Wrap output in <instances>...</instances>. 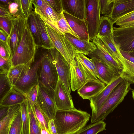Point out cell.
I'll list each match as a JSON object with an SVG mask.
<instances>
[{"label": "cell", "mask_w": 134, "mask_h": 134, "mask_svg": "<svg viewBox=\"0 0 134 134\" xmlns=\"http://www.w3.org/2000/svg\"><path fill=\"white\" fill-rule=\"evenodd\" d=\"M90 116L87 112L75 108L58 110L54 120L58 134H74L85 126Z\"/></svg>", "instance_id": "cell-1"}, {"label": "cell", "mask_w": 134, "mask_h": 134, "mask_svg": "<svg viewBox=\"0 0 134 134\" xmlns=\"http://www.w3.org/2000/svg\"><path fill=\"white\" fill-rule=\"evenodd\" d=\"M130 84L124 79L116 86L97 112L92 114L91 124L103 121L122 102L131 89Z\"/></svg>", "instance_id": "cell-2"}, {"label": "cell", "mask_w": 134, "mask_h": 134, "mask_svg": "<svg viewBox=\"0 0 134 134\" xmlns=\"http://www.w3.org/2000/svg\"><path fill=\"white\" fill-rule=\"evenodd\" d=\"M37 46L27 24L21 41L13 55V66L26 64L34 61Z\"/></svg>", "instance_id": "cell-3"}, {"label": "cell", "mask_w": 134, "mask_h": 134, "mask_svg": "<svg viewBox=\"0 0 134 134\" xmlns=\"http://www.w3.org/2000/svg\"><path fill=\"white\" fill-rule=\"evenodd\" d=\"M39 85L54 92L59 77L55 65L48 53L43 54L38 70Z\"/></svg>", "instance_id": "cell-4"}, {"label": "cell", "mask_w": 134, "mask_h": 134, "mask_svg": "<svg viewBox=\"0 0 134 134\" xmlns=\"http://www.w3.org/2000/svg\"><path fill=\"white\" fill-rule=\"evenodd\" d=\"M47 32L55 48L62 55L69 64L75 60L76 54L80 52L64 35H60L46 24Z\"/></svg>", "instance_id": "cell-5"}, {"label": "cell", "mask_w": 134, "mask_h": 134, "mask_svg": "<svg viewBox=\"0 0 134 134\" xmlns=\"http://www.w3.org/2000/svg\"><path fill=\"white\" fill-rule=\"evenodd\" d=\"M41 57L32 63L13 86L16 90L26 95L35 86L39 84L38 70Z\"/></svg>", "instance_id": "cell-6"}, {"label": "cell", "mask_w": 134, "mask_h": 134, "mask_svg": "<svg viewBox=\"0 0 134 134\" xmlns=\"http://www.w3.org/2000/svg\"><path fill=\"white\" fill-rule=\"evenodd\" d=\"M96 49L88 55L91 59L94 58L105 64L115 73L121 75L123 69L121 65L107 51L97 35L93 40Z\"/></svg>", "instance_id": "cell-7"}, {"label": "cell", "mask_w": 134, "mask_h": 134, "mask_svg": "<svg viewBox=\"0 0 134 134\" xmlns=\"http://www.w3.org/2000/svg\"><path fill=\"white\" fill-rule=\"evenodd\" d=\"M54 92L39 86L35 103L49 121L54 119L58 110L54 98Z\"/></svg>", "instance_id": "cell-8"}, {"label": "cell", "mask_w": 134, "mask_h": 134, "mask_svg": "<svg viewBox=\"0 0 134 134\" xmlns=\"http://www.w3.org/2000/svg\"><path fill=\"white\" fill-rule=\"evenodd\" d=\"M55 65L59 79L62 82L69 95H71V80L69 64L55 48L48 50Z\"/></svg>", "instance_id": "cell-9"}, {"label": "cell", "mask_w": 134, "mask_h": 134, "mask_svg": "<svg viewBox=\"0 0 134 134\" xmlns=\"http://www.w3.org/2000/svg\"><path fill=\"white\" fill-rule=\"evenodd\" d=\"M114 40L120 50L129 53L134 51V25L113 27Z\"/></svg>", "instance_id": "cell-10"}, {"label": "cell", "mask_w": 134, "mask_h": 134, "mask_svg": "<svg viewBox=\"0 0 134 134\" xmlns=\"http://www.w3.org/2000/svg\"><path fill=\"white\" fill-rule=\"evenodd\" d=\"M87 8L86 20L89 39L92 41L98 35L101 18L99 0H87Z\"/></svg>", "instance_id": "cell-11"}, {"label": "cell", "mask_w": 134, "mask_h": 134, "mask_svg": "<svg viewBox=\"0 0 134 134\" xmlns=\"http://www.w3.org/2000/svg\"><path fill=\"white\" fill-rule=\"evenodd\" d=\"M27 20L21 16L14 20L10 34L7 41L12 56L21 41L27 24Z\"/></svg>", "instance_id": "cell-12"}, {"label": "cell", "mask_w": 134, "mask_h": 134, "mask_svg": "<svg viewBox=\"0 0 134 134\" xmlns=\"http://www.w3.org/2000/svg\"><path fill=\"white\" fill-rule=\"evenodd\" d=\"M54 98L58 110H69L75 108L72 99L64 84L59 79L54 92Z\"/></svg>", "instance_id": "cell-13"}, {"label": "cell", "mask_w": 134, "mask_h": 134, "mask_svg": "<svg viewBox=\"0 0 134 134\" xmlns=\"http://www.w3.org/2000/svg\"><path fill=\"white\" fill-rule=\"evenodd\" d=\"M63 11L76 18L86 20L87 0H61Z\"/></svg>", "instance_id": "cell-14"}, {"label": "cell", "mask_w": 134, "mask_h": 134, "mask_svg": "<svg viewBox=\"0 0 134 134\" xmlns=\"http://www.w3.org/2000/svg\"><path fill=\"white\" fill-rule=\"evenodd\" d=\"M123 79L120 75L107 85L105 88L98 94L90 99V104L92 114L97 112L112 90Z\"/></svg>", "instance_id": "cell-15"}, {"label": "cell", "mask_w": 134, "mask_h": 134, "mask_svg": "<svg viewBox=\"0 0 134 134\" xmlns=\"http://www.w3.org/2000/svg\"><path fill=\"white\" fill-rule=\"evenodd\" d=\"M107 85L99 79H88L77 90V92L83 99L90 100L101 92Z\"/></svg>", "instance_id": "cell-16"}, {"label": "cell", "mask_w": 134, "mask_h": 134, "mask_svg": "<svg viewBox=\"0 0 134 134\" xmlns=\"http://www.w3.org/2000/svg\"><path fill=\"white\" fill-rule=\"evenodd\" d=\"M134 11V0H114L112 12L108 17L114 24L121 17Z\"/></svg>", "instance_id": "cell-17"}, {"label": "cell", "mask_w": 134, "mask_h": 134, "mask_svg": "<svg viewBox=\"0 0 134 134\" xmlns=\"http://www.w3.org/2000/svg\"><path fill=\"white\" fill-rule=\"evenodd\" d=\"M71 88L73 91L78 90L88 80L81 66L75 60L69 64Z\"/></svg>", "instance_id": "cell-18"}, {"label": "cell", "mask_w": 134, "mask_h": 134, "mask_svg": "<svg viewBox=\"0 0 134 134\" xmlns=\"http://www.w3.org/2000/svg\"><path fill=\"white\" fill-rule=\"evenodd\" d=\"M63 12L71 28L77 35L79 38L90 41L87 24L86 20L76 18L65 12Z\"/></svg>", "instance_id": "cell-19"}, {"label": "cell", "mask_w": 134, "mask_h": 134, "mask_svg": "<svg viewBox=\"0 0 134 134\" xmlns=\"http://www.w3.org/2000/svg\"><path fill=\"white\" fill-rule=\"evenodd\" d=\"M75 60L81 66L88 79L98 80L94 63L91 59L79 53L76 54Z\"/></svg>", "instance_id": "cell-20"}, {"label": "cell", "mask_w": 134, "mask_h": 134, "mask_svg": "<svg viewBox=\"0 0 134 134\" xmlns=\"http://www.w3.org/2000/svg\"><path fill=\"white\" fill-rule=\"evenodd\" d=\"M94 64L98 79L107 85L120 75L114 72L106 65L94 58L91 59Z\"/></svg>", "instance_id": "cell-21"}, {"label": "cell", "mask_w": 134, "mask_h": 134, "mask_svg": "<svg viewBox=\"0 0 134 134\" xmlns=\"http://www.w3.org/2000/svg\"><path fill=\"white\" fill-rule=\"evenodd\" d=\"M64 35L80 53L85 55H88L96 48V45L92 41L80 39L67 33Z\"/></svg>", "instance_id": "cell-22"}, {"label": "cell", "mask_w": 134, "mask_h": 134, "mask_svg": "<svg viewBox=\"0 0 134 134\" xmlns=\"http://www.w3.org/2000/svg\"><path fill=\"white\" fill-rule=\"evenodd\" d=\"M97 36L107 51L121 65V62L124 57L114 40L113 34L106 36H100L98 35Z\"/></svg>", "instance_id": "cell-23"}, {"label": "cell", "mask_w": 134, "mask_h": 134, "mask_svg": "<svg viewBox=\"0 0 134 134\" xmlns=\"http://www.w3.org/2000/svg\"><path fill=\"white\" fill-rule=\"evenodd\" d=\"M27 99L26 95L13 87L8 93L0 101V106L10 107L20 104Z\"/></svg>", "instance_id": "cell-24"}, {"label": "cell", "mask_w": 134, "mask_h": 134, "mask_svg": "<svg viewBox=\"0 0 134 134\" xmlns=\"http://www.w3.org/2000/svg\"><path fill=\"white\" fill-rule=\"evenodd\" d=\"M20 109V104L10 107L7 114L0 120V134H8L14 119Z\"/></svg>", "instance_id": "cell-25"}, {"label": "cell", "mask_w": 134, "mask_h": 134, "mask_svg": "<svg viewBox=\"0 0 134 134\" xmlns=\"http://www.w3.org/2000/svg\"><path fill=\"white\" fill-rule=\"evenodd\" d=\"M27 24L37 46L44 49L35 12L32 11L27 20Z\"/></svg>", "instance_id": "cell-26"}, {"label": "cell", "mask_w": 134, "mask_h": 134, "mask_svg": "<svg viewBox=\"0 0 134 134\" xmlns=\"http://www.w3.org/2000/svg\"><path fill=\"white\" fill-rule=\"evenodd\" d=\"M34 61L26 64L12 66L11 67L7 74V76L13 86L19 79L31 66Z\"/></svg>", "instance_id": "cell-27"}, {"label": "cell", "mask_w": 134, "mask_h": 134, "mask_svg": "<svg viewBox=\"0 0 134 134\" xmlns=\"http://www.w3.org/2000/svg\"><path fill=\"white\" fill-rule=\"evenodd\" d=\"M35 13L44 49L48 50L55 48L54 44L47 32L45 23L38 14Z\"/></svg>", "instance_id": "cell-28"}, {"label": "cell", "mask_w": 134, "mask_h": 134, "mask_svg": "<svg viewBox=\"0 0 134 134\" xmlns=\"http://www.w3.org/2000/svg\"><path fill=\"white\" fill-rule=\"evenodd\" d=\"M52 29L60 35H64L65 33H67L79 39L77 35L71 28L65 17L63 11L60 14L59 20Z\"/></svg>", "instance_id": "cell-29"}, {"label": "cell", "mask_w": 134, "mask_h": 134, "mask_svg": "<svg viewBox=\"0 0 134 134\" xmlns=\"http://www.w3.org/2000/svg\"><path fill=\"white\" fill-rule=\"evenodd\" d=\"M121 64L123 69L121 76L130 84H134V63L124 58Z\"/></svg>", "instance_id": "cell-30"}, {"label": "cell", "mask_w": 134, "mask_h": 134, "mask_svg": "<svg viewBox=\"0 0 134 134\" xmlns=\"http://www.w3.org/2000/svg\"><path fill=\"white\" fill-rule=\"evenodd\" d=\"M114 24L108 17L101 16L98 35L100 36H106L113 34Z\"/></svg>", "instance_id": "cell-31"}, {"label": "cell", "mask_w": 134, "mask_h": 134, "mask_svg": "<svg viewBox=\"0 0 134 134\" xmlns=\"http://www.w3.org/2000/svg\"><path fill=\"white\" fill-rule=\"evenodd\" d=\"M106 123L101 120L85 126L74 134H97L106 130Z\"/></svg>", "instance_id": "cell-32"}, {"label": "cell", "mask_w": 134, "mask_h": 134, "mask_svg": "<svg viewBox=\"0 0 134 134\" xmlns=\"http://www.w3.org/2000/svg\"><path fill=\"white\" fill-rule=\"evenodd\" d=\"M20 105L21 115L22 134H30V122L27 99Z\"/></svg>", "instance_id": "cell-33"}, {"label": "cell", "mask_w": 134, "mask_h": 134, "mask_svg": "<svg viewBox=\"0 0 134 134\" xmlns=\"http://www.w3.org/2000/svg\"><path fill=\"white\" fill-rule=\"evenodd\" d=\"M27 100L30 122V134H41L40 124L35 115L31 103Z\"/></svg>", "instance_id": "cell-34"}, {"label": "cell", "mask_w": 134, "mask_h": 134, "mask_svg": "<svg viewBox=\"0 0 134 134\" xmlns=\"http://www.w3.org/2000/svg\"><path fill=\"white\" fill-rule=\"evenodd\" d=\"M7 74H0V101L13 87L8 76Z\"/></svg>", "instance_id": "cell-35"}, {"label": "cell", "mask_w": 134, "mask_h": 134, "mask_svg": "<svg viewBox=\"0 0 134 134\" xmlns=\"http://www.w3.org/2000/svg\"><path fill=\"white\" fill-rule=\"evenodd\" d=\"M19 16L28 19L32 11V0H19Z\"/></svg>", "instance_id": "cell-36"}, {"label": "cell", "mask_w": 134, "mask_h": 134, "mask_svg": "<svg viewBox=\"0 0 134 134\" xmlns=\"http://www.w3.org/2000/svg\"><path fill=\"white\" fill-rule=\"evenodd\" d=\"M31 104L35 115L39 122L41 128H45L48 131V123L49 120L35 103Z\"/></svg>", "instance_id": "cell-37"}, {"label": "cell", "mask_w": 134, "mask_h": 134, "mask_svg": "<svg viewBox=\"0 0 134 134\" xmlns=\"http://www.w3.org/2000/svg\"><path fill=\"white\" fill-rule=\"evenodd\" d=\"M120 27H125L134 25V11L121 17L115 22Z\"/></svg>", "instance_id": "cell-38"}, {"label": "cell", "mask_w": 134, "mask_h": 134, "mask_svg": "<svg viewBox=\"0 0 134 134\" xmlns=\"http://www.w3.org/2000/svg\"><path fill=\"white\" fill-rule=\"evenodd\" d=\"M21 115L20 110L16 116L8 134H22Z\"/></svg>", "instance_id": "cell-39"}, {"label": "cell", "mask_w": 134, "mask_h": 134, "mask_svg": "<svg viewBox=\"0 0 134 134\" xmlns=\"http://www.w3.org/2000/svg\"><path fill=\"white\" fill-rule=\"evenodd\" d=\"M114 0H99L100 14L108 17L112 11Z\"/></svg>", "instance_id": "cell-40"}, {"label": "cell", "mask_w": 134, "mask_h": 134, "mask_svg": "<svg viewBox=\"0 0 134 134\" xmlns=\"http://www.w3.org/2000/svg\"><path fill=\"white\" fill-rule=\"evenodd\" d=\"M14 18L0 16V27L10 36Z\"/></svg>", "instance_id": "cell-41"}, {"label": "cell", "mask_w": 134, "mask_h": 134, "mask_svg": "<svg viewBox=\"0 0 134 134\" xmlns=\"http://www.w3.org/2000/svg\"><path fill=\"white\" fill-rule=\"evenodd\" d=\"M0 55L2 58L12 60V54L7 42L0 41Z\"/></svg>", "instance_id": "cell-42"}, {"label": "cell", "mask_w": 134, "mask_h": 134, "mask_svg": "<svg viewBox=\"0 0 134 134\" xmlns=\"http://www.w3.org/2000/svg\"><path fill=\"white\" fill-rule=\"evenodd\" d=\"M13 66L12 60L0 56V74L8 73Z\"/></svg>", "instance_id": "cell-43"}, {"label": "cell", "mask_w": 134, "mask_h": 134, "mask_svg": "<svg viewBox=\"0 0 134 134\" xmlns=\"http://www.w3.org/2000/svg\"><path fill=\"white\" fill-rule=\"evenodd\" d=\"M10 13L16 18L19 16V0H12L8 5Z\"/></svg>", "instance_id": "cell-44"}, {"label": "cell", "mask_w": 134, "mask_h": 134, "mask_svg": "<svg viewBox=\"0 0 134 134\" xmlns=\"http://www.w3.org/2000/svg\"><path fill=\"white\" fill-rule=\"evenodd\" d=\"M39 86V84L36 85L26 95L27 99L31 104H35L36 102Z\"/></svg>", "instance_id": "cell-45"}, {"label": "cell", "mask_w": 134, "mask_h": 134, "mask_svg": "<svg viewBox=\"0 0 134 134\" xmlns=\"http://www.w3.org/2000/svg\"><path fill=\"white\" fill-rule=\"evenodd\" d=\"M53 9L57 13L60 14L63 11L61 0H46Z\"/></svg>", "instance_id": "cell-46"}, {"label": "cell", "mask_w": 134, "mask_h": 134, "mask_svg": "<svg viewBox=\"0 0 134 134\" xmlns=\"http://www.w3.org/2000/svg\"><path fill=\"white\" fill-rule=\"evenodd\" d=\"M0 16L14 18L10 13L8 8V6L1 4H0Z\"/></svg>", "instance_id": "cell-47"}, {"label": "cell", "mask_w": 134, "mask_h": 134, "mask_svg": "<svg viewBox=\"0 0 134 134\" xmlns=\"http://www.w3.org/2000/svg\"><path fill=\"white\" fill-rule=\"evenodd\" d=\"M48 127V131L50 134H58L53 119L49 121Z\"/></svg>", "instance_id": "cell-48"}, {"label": "cell", "mask_w": 134, "mask_h": 134, "mask_svg": "<svg viewBox=\"0 0 134 134\" xmlns=\"http://www.w3.org/2000/svg\"><path fill=\"white\" fill-rule=\"evenodd\" d=\"M10 107L0 106V120L7 114Z\"/></svg>", "instance_id": "cell-49"}, {"label": "cell", "mask_w": 134, "mask_h": 134, "mask_svg": "<svg viewBox=\"0 0 134 134\" xmlns=\"http://www.w3.org/2000/svg\"><path fill=\"white\" fill-rule=\"evenodd\" d=\"M8 36L6 32L1 28L0 29V41L7 42Z\"/></svg>", "instance_id": "cell-50"}, {"label": "cell", "mask_w": 134, "mask_h": 134, "mask_svg": "<svg viewBox=\"0 0 134 134\" xmlns=\"http://www.w3.org/2000/svg\"><path fill=\"white\" fill-rule=\"evenodd\" d=\"M120 51L122 56L124 58L129 61L134 63V57L127 53L120 50Z\"/></svg>", "instance_id": "cell-51"}, {"label": "cell", "mask_w": 134, "mask_h": 134, "mask_svg": "<svg viewBox=\"0 0 134 134\" xmlns=\"http://www.w3.org/2000/svg\"><path fill=\"white\" fill-rule=\"evenodd\" d=\"M11 1V0H0V1L1 3H3V4H2L8 6Z\"/></svg>", "instance_id": "cell-52"}, {"label": "cell", "mask_w": 134, "mask_h": 134, "mask_svg": "<svg viewBox=\"0 0 134 134\" xmlns=\"http://www.w3.org/2000/svg\"><path fill=\"white\" fill-rule=\"evenodd\" d=\"M41 134H50L49 131L44 128H41Z\"/></svg>", "instance_id": "cell-53"}, {"label": "cell", "mask_w": 134, "mask_h": 134, "mask_svg": "<svg viewBox=\"0 0 134 134\" xmlns=\"http://www.w3.org/2000/svg\"><path fill=\"white\" fill-rule=\"evenodd\" d=\"M129 53L130 55L134 57V51L131 52Z\"/></svg>", "instance_id": "cell-54"}, {"label": "cell", "mask_w": 134, "mask_h": 134, "mask_svg": "<svg viewBox=\"0 0 134 134\" xmlns=\"http://www.w3.org/2000/svg\"><path fill=\"white\" fill-rule=\"evenodd\" d=\"M132 96L133 99H134V90H133L132 91Z\"/></svg>", "instance_id": "cell-55"}, {"label": "cell", "mask_w": 134, "mask_h": 134, "mask_svg": "<svg viewBox=\"0 0 134 134\" xmlns=\"http://www.w3.org/2000/svg\"><path fill=\"white\" fill-rule=\"evenodd\" d=\"M129 134H134V133H131Z\"/></svg>", "instance_id": "cell-56"}]
</instances>
